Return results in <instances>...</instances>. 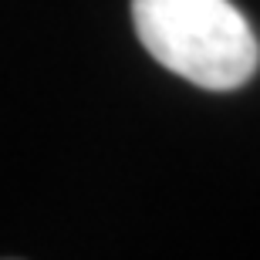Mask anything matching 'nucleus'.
<instances>
[{"label":"nucleus","mask_w":260,"mask_h":260,"mask_svg":"<svg viewBox=\"0 0 260 260\" xmlns=\"http://www.w3.org/2000/svg\"><path fill=\"white\" fill-rule=\"evenodd\" d=\"M142 48L173 75L206 91L247 85L260 64V44L230 0H132Z\"/></svg>","instance_id":"obj_1"}]
</instances>
